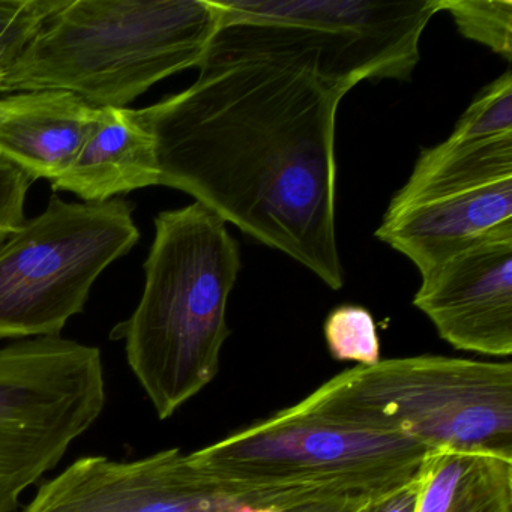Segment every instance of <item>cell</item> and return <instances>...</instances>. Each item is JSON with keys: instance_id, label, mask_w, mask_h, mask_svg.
<instances>
[{"instance_id": "1", "label": "cell", "mask_w": 512, "mask_h": 512, "mask_svg": "<svg viewBox=\"0 0 512 512\" xmlns=\"http://www.w3.org/2000/svg\"><path fill=\"white\" fill-rule=\"evenodd\" d=\"M199 70L185 91L131 109L154 139L160 185L340 290L335 119L346 94L304 55L208 53Z\"/></svg>"}, {"instance_id": "2", "label": "cell", "mask_w": 512, "mask_h": 512, "mask_svg": "<svg viewBox=\"0 0 512 512\" xmlns=\"http://www.w3.org/2000/svg\"><path fill=\"white\" fill-rule=\"evenodd\" d=\"M239 271L238 242L205 206L194 202L155 217L142 298L110 338L124 341L158 418H170L217 377Z\"/></svg>"}, {"instance_id": "3", "label": "cell", "mask_w": 512, "mask_h": 512, "mask_svg": "<svg viewBox=\"0 0 512 512\" xmlns=\"http://www.w3.org/2000/svg\"><path fill=\"white\" fill-rule=\"evenodd\" d=\"M220 28L217 0H67L7 68L2 94L67 91L125 109L199 68Z\"/></svg>"}, {"instance_id": "4", "label": "cell", "mask_w": 512, "mask_h": 512, "mask_svg": "<svg viewBox=\"0 0 512 512\" xmlns=\"http://www.w3.org/2000/svg\"><path fill=\"white\" fill-rule=\"evenodd\" d=\"M427 446L289 407L191 452L215 484L250 505L368 500L412 479Z\"/></svg>"}, {"instance_id": "5", "label": "cell", "mask_w": 512, "mask_h": 512, "mask_svg": "<svg viewBox=\"0 0 512 512\" xmlns=\"http://www.w3.org/2000/svg\"><path fill=\"white\" fill-rule=\"evenodd\" d=\"M302 410L431 451L512 458V365L448 356L380 359L323 383Z\"/></svg>"}, {"instance_id": "6", "label": "cell", "mask_w": 512, "mask_h": 512, "mask_svg": "<svg viewBox=\"0 0 512 512\" xmlns=\"http://www.w3.org/2000/svg\"><path fill=\"white\" fill-rule=\"evenodd\" d=\"M221 28L208 53L307 55L344 94L364 80L407 82L440 0H217Z\"/></svg>"}, {"instance_id": "7", "label": "cell", "mask_w": 512, "mask_h": 512, "mask_svg": "<svg viewBox=\"0 0 512 512\" xmlns=\"http://www.w3.org/2000/svg\"><path fill=\"white\" fill-rule=\"evenodd\" d=\"M136 206L50 197L43 214L0 245V340L59 337L83 313L104 269L139 242Z\"/></svg>"}, {"instance_id": "8", "label": "cell", "mask_w": 512, "mask_h": 512, "mask_svg": "<svg viewBox=\"0 0 512 512\" xmlns=\"http://www.w3.org/2000/svg\"><path fill=\"white\" fill-rule=\"evenodd\" d=\"M101 350L59 337L0 347V512L55 469L106 407Z\"/></svg>"}, {"instance_id": "9", "label": "cell", "mask_w": 512, "mask_h": 512, "mask_svg": "<svg viewBox=\"0 0 512 512\" xmlns=\"http://www.w3.org/2000/svg\"><path fill=\"white\" fill-rule=\"evenodd\" d=\"M244 503L179 448L139 460L82 457L44 482L23 512H238Z\"/></svg>"}, {"instance_id": "10", "label": "cell", "mask_w": 512, "mask_h": 512, "mask_svg": "<svg viewBox=\"0 0 512 512\" xmlns=\"http://www.w3.org/2000/svg\"><path fill=\"white\" fill-rule=\"evenodd\" d=\"M413 305L457 350L512 353V232L497 233L428 274Z\"/></svg>"}, {"instance_id": "11", "label": "cell", "mask_w": 512, "mask_h": 512, "mask_svg": "<svg viewBox=\"0 0 512 512\" xmlns=\"http://www.w3.org/2000/svg\"><path fill=\"white\" fill-rule=\"evenodd\" d=\"M512 232V179L388 208L376 236L425 275L460 251Z\"/></svg>"}, {"instance_id": "12", "label": "cell", "mask_w": 512, "mask_h": 512, "mask_svg": "<svg viewBox=\"0 0 512 512\" xmlns=\"http://www.w3.org/2000/svg\"><path fill=\"white\" fill-rule=\"evenodd\" d=\"M98 113L67 91L0 98V158L34 181H55L79 154Z\"/></svg>"}, {"instance_id": "13", "label": "cell", "mask_w": 512, "mask_h": 512, "mask_svg": "<svg viewBox=\"0 0 512 512\" xmlns=\"http://www.w3.org/2000/svg\"><path fill=\"white\" fill-rule=\"evenodd\" d=\"M160 185V166L151 134L131 109H100L79 154L53 191H70L88 203H103L131 191Z\"/></svg>"}, {"instance_id": "14", "label": "cell", "mask_w": 512, "mask_h": 512, "mask_svg": "<svg viewBox=\"0 0 512 512\" xmlns=\"http://www.w3.org/2000/svg\"><path fill=\"white\" fill-rule=\"evenodd\" d=\"M419 475L416 512H512V458L436 449Z\"/></svg>"}, {"instance_id": "15", "label": "cell", "mask_w": 512, "mask_h": 512, "mask_svg": "<svg viewBox=\"0 0 512 512\" xmlns=\"http://www.w3.org/2000/svg\"><path fill=\"white\" fill-rule=\"evenodd\" d=\"M503 179H512V136L475 142L446 139L434 148L422 149L409 181L389 208Z\"/></svg>"}, {"instance_id": "16", "label": "cell", "mask_w": 512, "mask_h": 512, "mask_svg": "<svg viewBox=\"0 0 512 512\" xmlns=\"http://www.w3.org/2000/svg\"><path fill=\"white\" fill-rule=\"evenodd\" d=\"M440 11L452 17L464 38L512 61L511 0H440Z\"/></svg>"}, {"instance_id": "17", "label": "cell", "mask_w": 512, "mask_h": 512, "mask_svg": "<svg viewBox=\"0 0 512 512\" xmlns=\"http://www.w3.org/2000/svg\"><path fill=\"white\" fill-rule=\"evenodd\" d=\"M512 136V74L506 71L485 86L458 119L448 139L475 142Z\"/></svg>"}, {"instance_id": "18", "label": "cell", "mask_w": 512, "mask_h": 512, "mask_svg": "<svg viewBox=\"0 0 512 512\" xmlns=\"http://www.w3.org/2000/svg\"><path fill=\"white\" fill-rule=\"evenodd\" d=\"M325 340L337 361L373 365L380 361V340L376 323L367 308L341 305L329 313Z\"/></svg>"}, {"instance_id": "19", "label": "cell", "mask_w": 512, "mask_h": 512, "mask_svg": "<svg viewBox=\"0 0 512 512\" xmlns=\"http://www.w3.org/2000/svg\"><path fill=\"white\" fill-rule=\"evenodd\" d=\"M67 0H0V59L7 68Z\"/></svg>"}, {"instance_id": "20", "label": "cell", "mask_w": 512, "mask_h": 512, "mask_svg": "<svg viewBox=\"0 0 512 512\" xmlns=\"http://www.w3.org/2000/svg\"><path fill=\"white\" fill-rule=\"evenodd\" d=\"M34 182L25 172L0 158V245L25 223L26 197Z\"/></svg>"}, {"instance_id": "21", "label": "cell", "mask_w": 512, "mask_h": 512, "mask_svg": "<svg viewBox=\"0 0 512 512\" xmlns=\"http://www.w3.org/2000/svg\"><path fill=\"white\" fill-rule=\"evenodd\" d=\"M421 494L419 472L409 481L368 499L359 512H416Z\"/></svg>"}, {"instance_id": "22", "label": "cell", "mask_w": 512, "mask_h": 512, "mask_svg": "<svg viewBox=\"0 0 512 512\" xmlns=\"http://www.w3.org/2000/svg\"><path fill=\"white\" fill-rule=\"evenodd\" d=\"M367 500H307L292 505L259 506L244 503L238 512H359Z\"/></svg>"}, {"instance_id": "23", "label": "cell", "mask_w": 512, "mask_h": 512, "mask_svg": "<svg viewBox=\"0 0 512 512\" xmlns=\"http://www.w3.org/2000/svg\"><path fill=\"white\" fill-rule=\"evenodd\" d=\"M5 73H7V65L0 59V94H2V83H4Z\"/></svg>"}]
</instances>
